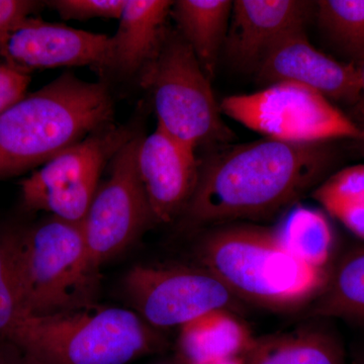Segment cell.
<instances>
[{"label":"cell","mask_w":364,"mask_h":364,"mask_svg":"<svg viewBox=\"0 0 364 364\" xmlns=\"http://www.w3.org/2000/svg\"><path fill=\"white\" fill-rule=\"evenodd\" d=\"M329 143L263 138L228 148L200 165L183 214L195 226L277 214L329 176L335 160Z\"/></svg>","instance_id":"cell-1"},{"label":"cell","mask_w":364,"mask_h":364,"mask_svg":"<svg viewBox=\"0 0 364 364\" xmlns=\"http://www.w3.org/2000/svg\"><path fill=\"white\" fill-rule=\"evenodd\" d=\"M200 267L217 277L241 301L291 312L310 306L324 289L330 270L299 258L275 228L230 225L200 239Z\"/></svg>","instance_id":"cell-2"},{"label":"cell","mask_w":364,"mask_h":364,"mask_svg":"<svg viewBox=\"0 0 364 364\" xmlns=\"http://www.w3.org/2000/svg\"><path fill=\"white\" fill-rule=\"evenodd\" d=\"M109 88L65 72L23 95L0 114V181L42 166L86 136L109 126Z\"/></svg>","instance_id":"cell-3"},{"label":"cell","mask_w":364,"mask_h":364,"mask_svg":"<svg viewBox=\"0 0 364 364\" xmlns=\"http://www.w3.org/2000/svg\"><path fill=\"white\" fill-rule=\"evenodd\" d=\"M9 342L28 364H127L165 346L161 334L136 314L95 305L23 316Z\"/></svg>","instance_id":"cell-4"},{"label":"cell","mask_w":364,"mask_h":364,"mask_svg":"<svg viewBox=\"0 0 364 364\" xmlns=\"http://www.w3.org/2000/svg\"><path fill=\"white\" fill-rule=\"evenodd\" d=\"M98 268L82 222L52 217L21 234L18 273L25 316H50L93 305Z\"/></svg>","instance_id":"cell-5"},{"label":"cell","mask_w":364,"mask_h":364,"mask_svg":"<svg viewBox=\"0 0 364 364\" xmlns=\"http://www.w3.org/2000/svg\"><path fill=\"white\" fill-rule=\"evenodd\" d=\"M139 77L152 97L158 128L170 136L195 150L231 136L210 79L178 31L166 28Z\"/></svg>","instance_id":"cell-6"},{"label":"cell","mask_w":364,"mask_h":364,"mask_svg":"<svg viewBox=\"0 0 364 364\" xmlns=\"http://www.w3.org/2000/svg\"><path fill=\"white\" fill-rule=\"evenodd\" d=\"M220 107L237 123L264 138L284 142L359 140L364 135V128L327 98L293 83H274L256 92L231 95L222 100Z\"/></svg>","instance_id":"cell-7"},{"label":"cell","mask_w":364,"mask_h":364,"mask_svg":"<svg viewBox=\"0 0 364 364\" xmlns=\"http://www.w3.org/2000/svg\"><path fill=\"white\" fill-rule=\"evenodd\" d=\"M132 136L109 124L59 153L21 181L23 205L66 221L82 222L102 170Z\"/></svg>","instance_id":"cell-8"},{"label":"cell","mask_w":364,"mask_h":364,"mask_svg":"<svg viewBox=\"0 0 364 364\" xmlns=\"http://www.w3.org/2000/svg\"><path fill=\"white\" fill-rule=\"evenodd\" d=\"M133 135L111 160L109 177L97 188L82 221L86 246L97 268L126 250L154 221L139 174V146Z\"/></svg>","instance_id":"cell-9"},{"label":"cell","mask_w":364,"mask_h":364,"mask_svg":"<svg viewBox=\"0 0 364 364\" xmlns=\"http://www.w3.org/2000/svg\"><path fill=\"white\" fill-rule=\"evenodd\" d=\"M123 291L138 315L153 328L181 327L218 309L236 312L241 303L203 267L136 265Z\"/></svg>","instance_id":"cell-10"},{"label":"cell","mask_w":364,"mask_h":364,"mask_svg":"<svg viewBox=\"0 0 364 364\" xmlns=\"http://www.w3.org/2000/svg\"><path fill=\"white\" fill-rule=\"evenodd\" d=\"M112 37L41 18L21 21L0 40V56L16 70L93 66L107 70Z\"/></svg>","instance_id":"cell-11"},{"label":"cell","mask_w":364,"mask_h":364,"mask_svg":"<svg viewBox=\"0 0 364 364\" xmlns=\"http://www.w3.org/2000/svg\"><path fill=\"white\" fill-rule=\"evenodd\" d=\"M256 73L267 86L293 83L315 91L331 102H360L358 64L338 61L318 51L306 39L305 31L289 36L273 47Z\"/></svg>","instance_id":"cell-12"},{"label":"cell","mask_w":364,"mask_h":364,"mask_svg":"<svg viewBox=\"0 0 364 364\" xmlns=\"http://www.w3.org/2000/svg\"><path fill=\"white\" fill-rule=\"evenodd\" d=\"M139 174L155 222H173L183 214L198 186L196 150L156 128L139 146Z\"/></svg>","instance_id":"cell-13"},{"label":"cell","mask_w":364,"mask_h":364,"mask_svg":"<svg viewBox=\"0 0 364 364\" xmlns=\"http://www.w3.org/2000/svg\"><path fill=\"white\" fill-rule=\"evenodd\" d=\"M315 2L301 0L233 1L225 49L235 65L257 70L262 60L282 40L305 31Z\"/></svg>","instance_id":"cell-14"},{"label":"cell","mask_w":364,"mask_h":364,"mask_svg":"<svg viewBox=\"0 0 364 364\" xmlns=\"http://www.w3.org/2000/svg\"><path fill=\"white\" fill-rule=\"evenodd\" d=\"M172 4L168 0H126L119 28L112 37L109 70L123 76L139 75L159 48Z\"/></svg>","instance_id":"cell-15"},{"label":"cell","mask_w":364,"mask_h":364,"mask_svg":"<svg viewBox=\"0 0 364 364\" xmlns=\"http://www.w3.org/2000/svg\"><path fill=\"white\" fill-rule=\"evenodd\" d=\"M314 318L291 330L255 337L244 356L245 364H346L339 335Z\"/></svg>","instance_id":"cell-16"},{"label":"cell","mask_w":364,"mask_h":364,"mask_svg":"<svg viewBox=\"0 0 364 364\" xmlns=\"http://www.w3.org/2000/svg\"><path fill=\"white\" fill-rule=\"evenodd\" d=\"M234 311L218 309L182 325L178 348L188 364H210L245 356L255 337Z\"/></svg>","instance_id":"cell-17"},{"label":"cell","mask_w":364,"mask_h":364,"mask_svg":"<svg viewBox=\"0 0 364 364\" xmlns=\"http://www.w3.org/2000/svg\"><path fill=\"white\" fill-rule=\"evenodd\" d=\"M232 7L230 0H178L172 4L170 14L177 31L210 79L226 43Z\"/></svg>","instance_id":"cell-18"},{"label":"cell","mask_w":364,"mask_h":364,"mask_svg":"<svg viewBox=\"0 0 364 364\" xmlns=\"http://www.w3.org/2000/svg\"><path fill=\"white\" fill-rule=\"evenodd\" d=\"M309 313L312 318L364 324V245L349 249L334 261L324 289Z\"/></svg>","instance_id":"cell-19"},{"label":"cell","mask_w":364,"mask_h":364,"mask_svg":"<svg viewBox=\"0 0 364 364\" xmlns=\"http://www.w3.org/2000/svg\"><path fill=\"white\" fill-rule=\"evenodd\" d=\"M275 230L299 258L314 267L330 270L334 263L335 237L323 213L306 207L294 208Z\"/></svg>","instance_id":"cell-20"},{"label":"cell","mask_w":364,"mask_h":364,"mask_svg":"<svg viewBox=\"0 0 364 364\" xmlns=\"http://www.w3.org/2000/svg\"><path fill=\"white\" fill-rule=\"evenodd\" d=\"M312 196L327 214L364 241V164L326 177Z\"/></svg>","instance_id":"cell-21"},{"label":"cell","mask_w":364,"mask_h":364,"mask_svg":"<svg viewBox=\"0 0 364 364\" xmlns=\"http://www.w3.org/2000/svg\"><path fill=\"white\" fill-rule=\"evenodd\" d=\"M318 26L330 46L349 63L364 61V0L316 1Z\"/></svg>","instance_id":"cell-22"},{"label":"cell","mask_w":364,"mask_h":364,"mask_svg":"<svg viewBox=\"0 0 364 364\" xmlns=\"http://www.w3.org/2000/svg\"><path fill=\"white\" fill-rule=\"evenodd\" d=\"M23 229L0 228V341L9 342L25 316L21 299L18 255Z\"/></svg>","instance_id":"cell-23"},{"label":"cell","mask_w":364,"mask_h":364,"mask_svg":"<svg viewBox=\"0 0 364 364\" xmlns=\"http://www.w3.org/2000/svg\"><path fill=\"white\" fill-rule=\"evenodd\" d=\"M126 0H54L46 2L63 20L87 21L91 18H117Z\"/></svg>","instance_id":"cell-24"},{"label":"cell","mask_w":364,"mask_h":364,"mask_svg":"<svg viewBox=\"0 0 364 364\" xmlns=\"http://www.w3.org/2000/svg\"><path fill=\"white\" fill-rule=\"evenodd\" d=\"M30 75L0 62V114L26 95Z\"/></svg>","instance_id":"cell-25"},{"label":"cell","mask_w":364,"mask_h":364,"mask_svg":"<svg viewBox=\"0 0 364 364\" xmlns=\"http://www.w3.org/2000/svg\"><path fill=\"white\" fill-rule=\"evenodd\" d=\"M42 2L30 0H0V40L21 21L32 16Z\"/></svg>","instance_id":"cell-26"},{"label":"cell","mask_w":364,"mask_h":364,"mask_svg":"<svg viewBox=\"0 0 364 364\" xmlns=\"http://www.w3.org/2000/svg\"><path fill=\"white\" fill-rule=\"evenodd\" d=\"M0 364H28L23 354L9 342L0 341Z\"/></svg>","instance_id":"cell-27"},{"label":"cell","mask_w":364,"mask_h":364,"mask_svg":"<svg viewBox=\"0 0 364 364\" xmlns=\"http://www.w3.org/2000/svg\"><path fill=\"white\" fill-rule=\"evenodd\" d=\"M359 82H360L361 97L360 100L364 102V61L358 64Z\"/></svg>","instance_id":"cell-28"},{"label":"cell","mask_w":364,"mask_h":364,"mask_svg":"<svg viewBox=\"0 0 364 364\" xmlns=\"http://www.w3.org/2000/svg\"><path fill=\"white\" fill-rule=\"evenodd\" d=\"M352 364H364V347L359 348L352 355Z\"/></svg>","instance_id":"cell-29"},{"label":"cell","mask_w":364,"mask_h":364,"mask_svg":"<svg viewBox=\"0 0 364 364\" xmlns=\"http://www.w3.org/2000/svg\"><path fill=\"white\" fill-rule=\"evenodd\" d=\"M210 364H245V359H244V356H240V358L225 359V360Z\"/></svg>","instance_id":"cell-30"},{"label":"cell","mask_w":364,"mask_h":364,"mask_svg":"<svg viewBox=\"0 0 364 364\" xmlns=\"http://www.w3.org/2000/svg\"><path fill=\"white\" fill-rule=\"evenodd\" d=\"M359 144H360V150L363 151V154H364V135L363 136V138L361 139H359V140H358Z\"/></svg>","instance_id":"cell-31"},{"label":"cell","mask_w":364,"mask_h":364,"mask_svg":"<svg viewBox=\"0 0 364 364\" xmlns=\"http://www.w3.org/2000/svg\"><path fill=\"white\" fill-rule=\"evenodd\" d=\"M158 364H170V363H158Z\"/></svg>","instance_id":"cell-32"}]
</instances>
